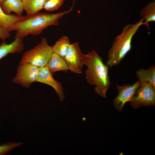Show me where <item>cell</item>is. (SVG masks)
<instances>
[{"label": "cell", "mask_w": 155, "mask_h": 155, "mask_svg": "<svg viewBox=\"0 0 155 155\" xmlns=\"http://www.w3.org/2000/svg\"><path fill=\"white\" fill-rule=\"evenodd\" d=\"M24 46L23 38L21 37L15 36L14 40L9 44L3 41L0 45V60L9 54L20 53Z\"/></svg>", "instance_id": "obj_10"}, {"label": "cell", "mask_w": 155, "mask_h": 155, "mask_svg": "<svg viewBox=\"0 0 155 155\" xmlns=\"http://www.w3.org/2000/svg\"><path fill=\"white\" fill-rule=\"evenodd\" d=\"M10 32L0 28V39L5 41L10 36Z\"/></svg>", "instance_id": "obj_20"}, {"label": "cell", "mask_w": 155, "mask_h": 155, "mask_svg": "<svg viewBox=\"0 0 155 155\" xmlns=\"http://www.w3.org/2000/svg\"><path fill=\"white\" fill-rule=\"evenodd\" d=\"M144 24L141 19L137 23L123 28L121 33L115 38L108 51L106 65L109 67L118 65L131 49L132 38L140 26Z\"/></svg>", "instance_id": "obj_3"}, {"label": "cell", "mask_w": 155, "mask_h": 155, "mask_svg": "<svg viewBox=\"0 0 155 155\" xmlns=\"http://www.w3.org/2000/svg\"><path fill=\"white\" fill-rule=\"evenodd\" d=\"M75 1L74 0L71 7L67 11L54 13L38 12L31 16H27L14 24L10 31H15V36L23 38L30 34L38 35L50 26H58L59 20L72 11Z\"/></svg>", "instance_id": "obj_1"}, {"label": "cell", "mask_w": 155, "mask_h": 155, "mask_svg": "<svg viewBox=\"0 0 155 155\" xmlns=\"http://www.w3.org/2000/svg\"><path fill=\"white\" fill-rule=\"evenodd\" d=\"M4 0H0V5H1V4L2 3V2L4 1Z\"/></svg>", "instance_id": "obj_21"}, {"label": "cell", "mask_w": 155, "mask_h": 155, "mask_svg": "<svg viewBox=\"0 0 155 155\" xmlns=\"http://www.w3.org/2000/svg\"><path fill=\"white\" fill-rule=\"evenodd\" d=\"M136 75L141 82H147L150 83L155 87V66H150L148 69H141L137 70Z\"/></svg>", "instance_id": "obj_15"}, {"label": "cell", "mask_w": 155, "mask_h": 155, "mask_svg": "<svg viewBox=\"0 0 155 155\" xmlns=\"http://www.w3.org/2000/svg\"><path fill=\"white\" fill-rule=\"evenodd\" d=\"M52 46L43 38L34 48L23 53L20 63H29L38 67L46 66L53 54Z\"/></svg>", "instance_id": "obj_4"}, {"label": "cell", "mask_w": 155, "mask_h": 155, "mask_svg": "<svg viewBox=\"0 0 155 155\" xmlns=\"http://www.w3.org/2000/svg\"><path fill=\"white\" fill-rule=\"evenodd\" d=\"M27 17V16L7 14L4 12L0 5V28L10 32L11 28L14 24Z\"/></svg>", "instance_id": "obj_11"}, {"label": "cell", "mask_w": 155, "mask_h": 155, "mask_svg": "<svg viewBox=\"0 0 155 155\" xmlns=\"http://www.w3.org/2000/svg\"><path fill=\"white\" fill-rule=\"evenodd\" d=\"M70 44L68 37L62 36L52 46L53 52L64 58Z\"/></svg>", "instance_id": "obj_17"}, {"label": "cell", "mask_w": 155, "mask_h": 155, "mask_svg": "<svg viewBox=\"0 0 155 155\" xmlns=\"http://www.w3.org/2000/svg\"><path fill=\"white\" fill-rule=\"evenodd\" d=\"M53 74L46 66L39 67L37 82L53 87L56 91L60 101H62L65 98L63 86L60 82L54 79Z\"/></svg>", "instance_id": "obj_9"}, {"label": "cell", "mask_w": 155, "mask_h": 155, "mask_svg": "<svg viewBox=\"0 0 155 155\" xmlns=\"http://www.w3.org/2000/svg\"><path fill=\"white\" fill-rule=\"evenodd\" d=\"M84 64L87 67L86 78L87 82L96 86L95 92L106 98L107 90L111 82L108 75V67L103 62L102 57L94 50L83 54Z\"/></svg>", "instance_id": "obj_2"}, {"label": "cell", "mask_w": 155, "mask_h": 155, "mask_svg": "<svg viewBox=\"0 0 155 155\" xmlns=\"http://www.w3.org/2000/svg\"><path fill=\"white\" fill-rule=\"evenodd\" d=\"M46 66L52 74L59 71L67 73L69 70L68 65L64 58L54 53Z\"/></svg>", "instance_id": "obj_12"}, {"label": "cell", "mask_w": 155, "mask_h": 155, "mask_svg": "<svg viewBox=\"0 0 155 155\" xmlns=\"http://www.w3.org/2000/svg\"><path fill=\"white\" fill-rule=\"evenodd\" d=\"M140 16L143 21L145 20L144 25H146L148 29L150 28L148 23L155 21V2L153 1L148 3L142 10Z\"/></svg>", "instance_id": "obj_16"}, {"label": "cell", "mask_w": 155, "mask_h": 155, "mask_svg": "<svg viewBox=\"0 0 155 155\" xmlns=\"http://www.w3.org/2000/svg\"><path fill=\"white\" fill-rule=\"evenodd\" d=\"M130 102L134 109L143 106H154L155 87L149 82H141Z\"/></svg>", "instance_id": "obj_5"}, {"label": "cell", "mask_w": 155, "mask_h": 155, "mask_svg": "<svg viewBox=\"0 0 155 155\" xmlns=\"http://www.w3.org/2000/svg\"><path fill=\"white\" fill-rule=\"evenodd\" d=\"M38 68L29 63H20L12 82L24 87L29 88L33 83L37 82Z\"/></svg>", "instance_id": "obj_6"}, {"label": "cell", "mask_w": 155, "mask_h": 155, "mask_svg": "<svg viewBox=\"0 0 155 155\" xmlns=\"http://www.w3.org/2000/svg\"><path fill=\"white\" fill-rule=\"evenodd\" d=\"M83 55L78 42L70 44L64 57L69 70L75 73H82L84 64Z\"/></svg>", "instance_id": "obj_8"}, {"label": "cell", "mask_w": 155, "mask_h": 155, "mask_svg": "<svg viewBox=\"0 0 155 155\" xmlns=\"http://www.w3.org/2000/svg\"><path fill=\"white\" fill-rule=\"evenodd\" d=\"M28 17L31 16L43 9L46 0H22Z\"/></svg>", "instance_id": "obj_14"}, {"label": "cell", "mask_w": 155, "mask_h": 155, "mask_svg": "<svg viewBox=\"0 0 155 155\" xmlns=\"http://www.w3.org/2000/svg\"><path fill=\"white\" fill-rule=\"evenodd\" d=\"M1 5L7 14H11L12 12H13L18 15H22L24 6L22 0H4Z\"/></svg>", "instance_id": "obj_13"}, {"label": "cell", "mask_w": 155, "mask_h": 155, "mask_svg": "<svg viewBox=\"0 0 155 155\" xmlns=\"http://www.w3.org/2000/svg\"><path fill=\"white\" fill-rule=\"evenodd\" d=\"M141 84V82L138 80L132 85L125 84L121 86L117 85L116 88L118 94L113 100V105L116 110L121 111L126 103L130 101Z\"/></svg>", "instance_id": "obj_7"}, {"label": "cell", "mask_w": 155, "mask_h": 155, "mask_svg": "<svg viewBox=\"0 0 155 155\" xmlns=\"http://www.w3.org/2000/svg\"><path fill=\"white\" fill-rule=\"evenodd\" d=\"M21 142H7L0 145V155H3L13 149L23 144Z\"/></svg>", "instance_id": "obj_19"}, {"label": "cell", "mask_w": 155, "mask_h": 155, "mask_svg": "<svg viewBox=\"0 0 155 155\" xmlns=\"http://www.w3.org/2000/svg\"><path fill=\"white\" fill-rule=\"evenodd\" d=\"M64 0H46L43 9L48 11L56 10L63 5Z\"/></svg>", "instance_id": "obj_18"}]
</instances>
